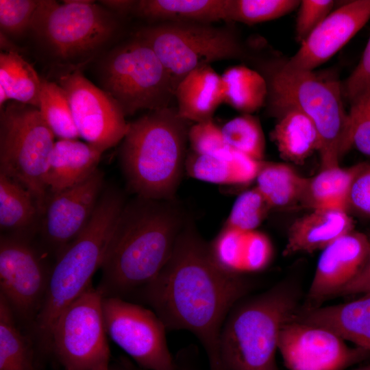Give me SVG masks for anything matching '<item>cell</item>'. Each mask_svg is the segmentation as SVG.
I'll use <instances>...</instances> for the list:
<instances>
[{"label": "cell", "instance_id": "obj_15", "mask_svg": "<svg viewBox=\"0 0 370 370\" xmlns=\"http://www.w3.org/2000/svg\"><path fill=\"white\" fill-rule=\"evenodd\" d=\"M278 349L289 370H344L370 357L328 330L293 319L282 327Z\"/></svg>", "mask_w": 370, "mask_h": 370}, {"label": "cell", "instance_id": "obj_32", "mask_svg": "<svg viewBox=\"0 0 370 370\" xmlns=\"http://www.w3.org/2000/svg\"><path fill=\"white\" fill-rule=\"evenodd\" d=\"M38 109L54 136L60 139L79 137L66 94L58 83L42 79Z\"/></svg>", "mask_w": 370, "mask_h": 370}, {"label": "cell", "instance_id": "obj_19", "mask_svg": "<svg viewBox=\"0 0 370 370\" xmlns=\"http://www.w3.org/2000/svg\"><path fill=\"white\" fill-rule=\"evenodd\" d=\"M292 319L328 330L370 351V292L347 303L299 308Z\"/></svg>", "mask_w": 370, "mask_h": 370}, {"label": "cell", "instance_id": "obj_21", "mask_svg": "<svg viewBox=\"0 0 370 370\" xmlns=\"http://www.w3.org/2000/svg\"><path fill=\"white\" fill-rule=\"evenodd\" d=\"M102 151L77 139L55 142L49 158L45 182L49 193L73 186L97 170Z\"/></svg>", "mask_w": 370, "mask_h": 370}, {"label": "cell", "instance_id": "obj_5", "mask_svg": "<svg viewBox=\"0 0 370 370\" xmlns=\"http://www.w3.org/2000/svg\"><path fill=\"white\" fill-rule=\"evenodd\" d=\"M295 283L282 282L265 293L237 304L219 337L225 370H278L275 354L282 327L299 308Z\"/></svg>", "mask_w": 370, "mask_h": 370}, {"label": "cell", "instance_id": "obj_34", "mask_svg": "<svg viewBox=\"0 0 370 370\" xmlns=\"http://www.w3.org/2000/svg\"><path fill=\"white\" fill-rule=\"evenodd\" d=\"M297 0H230L227 21L248 25L280 18L298 8Z\"/></svg>", "mask_w": 370, "mask_h": 370}, {"label": "cell", "instance_id": "obj_26", "mask_svg": "<svg viewBox=\"0 0 370 370\" xmlns=\"http://www.w3.org/2000/svg\"><path fill=\"white\" fill-rule=\"evenodd\" d=\"M357 169L358 164L348 169L339 166L322 169L315 176L307 178L300 201L312 209L347 211L348 195Z\"/></svg>", "mask_w": 370, "mask_h": 370}, {"label": "cell", "instance_id": "obj_28", "mask_svg": "<svg viewBox=\"0 0 370 370\" xmlns=\"http://www.w3.org/2000/svg\"><path fill=\"white\" fill-rule=\"evenodd\" d=\"M256 180V187L273 208L300 201L307 178L287 164L262 161Z\"/></svg>", "mask_w": 370, "mask_h": 370}, {"label": "cell", "instance_id": "obj_12", "mask_svg": "<svg viewBox=\"0 0 370 370\" xmlns=\"http://www.w3.org/2000/svg\"><path fill=\"white\" fill-rule=\"evenodd\" d=\"M108 336L146 370H176L169 350L166 327L148 308L120 297H103Z\"/></svg>", "mask_w": 370, "mask_h": 370}, {"label": "cell", "instance_id": "obj_40", "mask_svg": "<svg viewBox=\"0 0 370 370\" xmlns=\"http://www.w3.org/2000/svg\"><path fill=\"white\" fill-rule=\"evenodd\" d=\"M343 93L351 108L363 103L370 97V37L359 63L345 84Z\"/></svg>", "mask_w": 370, "mask_h": 370}, {"label": "cell", "instance_id": "obj_31", "mask_svg": "<svg viewBox=\"0 0 370 370\" xmlns=\"http://www.w3.org/2000/svg\"><path fill=\"white\" fill-rule=\"evenodd\" d=\"M15 317L0 295V370H34L33 351Z\"/></svg>", "mask_w": 370, "mask_h": 370}, {"label": "cell", "instance_id": "obj_38", "mask_svg": "<svg viewBox=\"0 0 370 370\" xmlns=\"http://www.w3.org/2000/svg\"><path fill=\"white\" fill-rule=\"evenodd\" d=\"M38 3L37 0H0L1 33L16 37L30 30Z\"/></svg>", "mask_w": 370, "mask_h": 370}, {"label": "cell", "instance_id": "obj_42", "mask_svg": "<svg viewBox=\"0 0 370 370\" xmlns=\"http://www.w3.org/2000/svg\"><path fill=\"white\" fill-rule=\"evenodd\" d=\"M370 217V164L360 163L352 180L347 199V210Z\"/></svg>", "mask_w": 370, "mask_h": 370}, {"label": "cell", "instance_id": "obj_43", "mask_svg": "<svg viewBox=\"0 0 370 370\" xmlns=\"http://www.w3.org/2000/svg\"><path fill=\"white\" fill-rule=\"evenodd\" d=\"M351 143L360 153L370 156V114L361 107H352Z\"/></svg>", "mask_w": 370, "mask_h": 370}, {"label": "cell", "instance_id": "obj_3", "mask_svg": "<svg viewBox=\"0 0 370 370\" xmlns=\"http://www.w3.org/2000/svg\"><path fill=\"white\" fill-rule=\"evenodd\" d=\"M176 107L149 111L129 123L120 159L137 197L173 200L186 158L189 125Z\"/></svg>", "mask_w": 370, "mask_h": 370}, {"label": "cell", "instance_id": "obj_6", "mask_svg": "<svg viewBox=\"0 0 370 370\" xmlns=\"http://www.w3.org/2000/svg\"><path fill=\"white\" fill-rule=\"evenodd\" d=\"M264 70L269 107L291 105L304 113L320 138L322 169L339 166L352 143L350 117L338 82L313 71H286L273 64L266 65Z\"/></svg>", "mask_w": 370, "mask_h": 370}, {"label": "cell", "instance_id": "obj_29", "mask_svg": "<svg viewBox=\"0 0 370 370\" xmlns=\"http://www.w3.org/2000/svg\"><path fill=\"white\" fill-rule=\"evenodd\" d=\"M41 84L36 70L18 52L0 53V86L9 100L38 108Z\"/></svg>", "mask_w": 370, "mask_h": 370}, {"label": "cell", "instance_id": "obj_30", "mask_svg": "<svg viewBox=\"0 0 370 370\" xmlns=\"http://www.w3.org/2000/svg\"><path fill=\"white\" fill-rule=\"evenodd\" d=\"M40 214L35 199L24 186L0 173V227L19 232L27 228Z\"/></svg>", "mask_w": 370, "mask_h": 370}, {"label": "cell", "instance_id": "obj_35", "mask_svg": "<svg viewBox=\"0 0 370 370\" xmlns=\"http://www.w3.org/2000/svg\"><path fill=\"white\" fill-rule=\"evenodd\" d=\"M271 209L255 186L236 198L225 226L244 232L256 230Z\"/></svg>", "mask_w": 370, "mask_h": 370}, {"label": "cell", "instance_id": "obj_41", "mask_svg": "<svg viewBox=\"0 0 370 370\" xmlns=\"http://www.w3.org/2000/svg\"><path fill=\"white\" fill-rule=\"evenodd\" d=\"M272 254L271 243L263 233L247 232L243 260V271H256L264 268Z\"/></svg>", "mask_w": 370, "mask_h": 370}, {"label": "cell", "instance_id": "obj_24", "mask_svg": "<svg viewBox=\"0 0 370 370\" xmlns=\"http://www.w3.org/2000/svg\"><path fill=\"white\" fill-rule=\"evenodd\" d=\"M230 0H140L133 13L158 23L227 21Z\"/></svg>", "mask_w": 370, "mask_h": 370}, {"label": "cell", "instance_id": "obj_18", "mask_svg": "<svg viewBox=\"0 0 370 370\" xmlns=\"http://www.w3.org/2000/svg\"><path fill=\"white\" fill-rule=\"evenodd\" d=\"M369 247L367 235L352 230L325 247L307 294L308 304L302 308L318 307L325 299L339 295L361 269Z\"/></svg>", "mask_w": 370, "mask_h": 370}, {"label": "cell", "instance_id": "obj_36", "mask_svg": "<svg viewBox=\"0 0 370 370\" xmlns=\"http://www.w3.org/2000/svg\"><path fill=\"white\" fill-rule=\"evenodd\" d=\"M188 143L194 153L223 160H230L235 151L226 143L221 127L212 119L190 126Z\"/></svg>", "mask_w": 370, "mask_h": 370}, {"label": "cell", "instance_id": "obj_33", "mask_svg": "<svg viewBox=\"0 0 370 370\" xmlns=\"http://www.w3.org/2000/svg\"><path fill=\"white\" fill-rule=\"evenodd\" d=\"M227 145L234 150L257 160L262 161L265 138L259 120L243 114L227 121L221 127Z\"/></svg>", "mask_w": 370, "mask_h": 370}, {"label": "cell", "instance_id": "obj_47", "mask_svg": "<svg viewBox=\"0 0 370 370\" xmlns=\"http://www.w3.org/2000/svg\"><path fill=\"white\" fill-rule=\"evenodd\" d=\"M357 106L361 107L370 114V97H369L363 103Z\"/></svg>", "mask_w": 370, "mask_h": 370}, {"label": "cell", "instance_id": "obj_48", "mask_svg": "<svg viewBox=\"0 0 370 370\" xmlns=\"http://www.w3.org/2000/svg\"><path fill=\"white\" fill-rule=\"evenodd\" d=\"M354 370H370V364L360 367Z\"/></svg>", "mask_w": 370, "mask_h": 370}, {"label": "cell", "instance_id": "obj_11", "mask_svg": "<svg viewBox=\"0 0 370 370\" xmlns=\"http://www.w3.org/2000/svg\"><path fill=\"white\" fill-rule=\"evenodd\" d=\"M103 296L90 286L58 317L49 349L64 370H110Z\"/></svg>", "mask_w": 370, "mask_h": 370}, {"label": "cell", "instance_id": "obj_2", "mask_svg": "<svg viewBox=\"0 0 370 370\" xmlns=\"http://www.w3.org/2000/svg\"><path fill=\"white\" fill-rule=\"evenodd\" d=\"M185 225L173 200L137 197L125 204L101 266L103 297H124L151 282L168 262Z\"/></svg>", "mask_w": 370, "mask_h": 370}, {"label": "cell", "instance_id": "obj_7", "mask_svg": "<svg viewBox=\"0 0 370 370\" xmlns=\"http://www.w3.org/2000/svg\"><path fill=\"white\" fill-rule=\"evenodd\" d=\"M119 23L90 0L39 1L30 30L61 64L90 60L118 34Z\"/></svg>", "mask_w": 370, "mask_h": 370}, {"label": "cell", "instance_id": "obj_13", "mask_svg": "<svg viewBox=\"0 0 370 370\" xmlns=\"http://www.w3.org/2000/svg\"><path fill=\"white\" fill-rule=\"evenodd\" d=\"M51 271L26 240L1 236L0 295L18 319L35 323L46 297Z\"/></svg>", "mask_w": 370, "mask_h": 370}, {"label": "cell", "instance_id": "obj_8", "mask_svg": "<svg viewBox=\"0 0 370 370\" xmlns=\"http://www.w3.org/2000/svg\"><path fill=\"white\" fill-rule=\"evenodd\" d=\"M98 73L103 90L125 116L169 107L175 97L171 75L151 47L136 36L106 54L99 62Z\"/></svg>", "mask_w": 370, "mask_h": 370}, {"label": "cell", "instance_id": "obj_10", "mask_svg": "<svg viewBox=\"0 0 370 370\" xmlns=\"http://www.w3.org/2000/svg\"><path fill=\"white\" fill-rule=\"evenodd\" d=\"M135 36L151 47L175 88L193 70L217 61L239 59L245 53L232 30L210 23H157L141 28Z\"/></svg>", "mask_w": 370, "mask_h": 370}, {"label": "cell", "instance_id": "obj_46", "mask_svg": "<svg viewBox=\"0 0 370 370\" xmlns=\"http://www.w3.org/2000/svg\"><path fill=\"white\" fill-rule=\"evenodd\" d=\"M122 367L124 368L125 370H146L144 369H142L140 367H136L134 366L130 362L125 360H122Z\"/></svg>", "mask_w": 370, "mask_h": 370}, {"label": "cell", "instance_id": "obj_45", "mask_svg": "<svg viewBox=\"0 0 370 370\" xmlns=\"http://www.w3.org/2000/svg\"><path fill=\"white\" fill-rule=\"evenodd\" d=\"M105 8L119 14L133 12L136 1L134 0H105L99 1Z\"/></svg>", "mask_w": 370, "mask_h": 370}, {"label": "cell", "instance_id": "obj_20", "mask_svg": "<svg viewBox=\"0 0 370 370\" xmlns=\"http://www.w3.org/2000/svg\"><path fill=\"white\" fill-rule=\"evenodd\" d=\"M354 230V221L347 211L315 208L291 225L283 254L312 253L323 250L341 236Z\"/></svg>", "mask_w": 370, "mask_h": 370}, {"label": "cell", "instance_id": "obj_37", "mask_svg": "<svg viewBox=\"0 0 370 370\" xmlns=\"http://www.w3.org/2000/svg\"><path fill=\"white\" fill-rule=\"evenodd\" d=\"M247 232L225 226L210 245L211 254L224 270L236 274L243 271Z\"/></svg>", "mask_w": 370, "mask_h": 370}, {"label": "cell", "instance_id": "obj_49", "mask_svg": "<svg viewBox=\"0 0 370 370\" xmlns=\"http://www.w3.org/2000/svg\"><path fill=\"white\" fill-rule=\"evenodd\" d=\"M110 370H125L123 367L118 366H112L110 367Z\"/></svg>", "mask_w": 370, "mask_h": 370}, {"label": "cell", "instance_id": "obj_44", "mask_svg": "<svg viewBox=\"0 0 370 370\" xmlns=\"http://www.w3.org/2000/svg\"><path fill=\"white\" fill-rule=\"evenodd\" d=\"M370 242V238H369ZM370 292V247L366 260L356 277L341 291L339 295L365 294Z\"/></svg>", "mask_w": 370, "mask_h": 370}, {"label": "cell", "instance_id": "obj_9", "mask_svg": "<svg viewBox=\"0 0 370 370\" xmlns=\"http://www.w3.org/2000/svg\"><path fill=\"white\" fill-rule=\"evenodd\" d=\"M54 136L37 108L12 101L0 108V173L29 190L41 214Z\"/></svg>", "mask_w": 370, "mask_h": 370}, {"label": "cell", "instance_id": "obj_27", "mask_svg": "<svg viewBox=\"0 0 370 370\" xmlns=\"http://www.w3.org/2000/svg\"><path fill=\"white\" fill-rule=\"evenodd\" d=\"M221 78L224 103L243 114H251L267 103L268 86L262 73L240 65L227 68Z\"/></svg>", "mask_w": 370, "mask_h": 370}, {"label": "cell", "instance_id": "obj_25", "mask_svg": "<svg viewBox=\"0 0 370 370\" xmlns=\"http://www.w3.org/2000/svg\"><path fill=\"white\" fill-rule=\"evenodd\" d=\"M262 162L236 151L230 160L201 156L191 151L186 155L185 168L190 177L204 182L245 184L256 180Z\"/></svg>", "mask_w": 370, "mask_h": 370}, {"label": "cell", "instance_id": "obj_14", "mask_svg": "<svg viewBox=\"0 0 370 370\" xmlns=\"http://www.w3.org/2000/svg\"><path fill=\"white\" fill-rule=\"evenodd\" d=\"M79 136L103 152L123 140L129 123L117 102L84 77L79 69L59 75Z\"/></svg>", "mask_w": 370, "mask_h": 370}, {"label": "cell", "instance_id": "obj_4", "mask_svg": "<svg viewBox=\"0 0 370 370\" xmlns=\"http://www.w3.org/2000/svg\"><path fill=\"white\" fill-rule=\"evenodd\" d=\"M125 204L120 192L106 189L86 225L57 256L42 307L34 323L40 346L45 349L49 350L51 332L60 312L92 286Z\"/></svg>", "mask_w": 370, "mask_h": 370}, {"label": "cell", "instance_id": "obj_17", "mask_svg": "<svg viewBox=\"0 0 370 370\" xmlns=\"http://www.w3.org/2000/svg\"><path fill=\"white\" fill-rule=\"evenodd\" d=\"M369 18L370 0L344 3L332 11L280 66L286 71H313L338 52Z\"/></svg>", "mask_w": 370, "mask_h": 370}, {"label": "cell", "instance_id": "obj_16", "mask_svg": "<svg viewBox=\"0 0 370 370\" xmlns=\"http://www.w3.org/2000/svg\"><path fill=\"white\" fill-rule=\"evenodd\" d=\"M103 176L97 169L70 188L49 193L43 213L42 236L57 256L82 231L101 195Z\"/></svg>", "mask_w": 370, "mask_h": 370}, {"label": "cell", "instance_id": "obj_1", "mask_svg": "<svg viewBox=\"0 0 370 370\" xmlns=\"http://www.w3.org/2000/svg\"><path fill=\"white\" fill-rule=\"evenodd\" d=\"M250 288L241 274L217 263L210 245L188 222L166 264L140 291L166 329L186 330L200 340L210 370H225L219 352L221 331L230 311Z\"/></svg>", "mask_w": 370, "mask_h": 370}, {"label": "cell", "instance_id": "obj_23", "mask_svg": "<svg viewBox=\"0 0 370 370\" xmlns=\"http://www.w3.org/2000/svg\"><path fill=\"white\" fill-rule=\"evenodd\" d=\"M278 116L271 134L281 157L301 164L321 146L318 132L310 119L301 110L291 105L269 107Z\"/></svg>", "mask_w": 370, "mask_h": 370}, {"label": "cell", "instance_id": "obj_39", "mask_svg": "<svg viewBox=\"0 0 370 370\" xmlns=\"http://www.w3.org/2000/svg\"><path fill=\"white\" fill-rule=\"evenodd\" d=\"M334 5L332 0L301 1L295 25L297 41L302 43L330 14Z\"/></svg>", "mask_w": 370, "mask_h": 370}, {"label": "cell", "instance_id": "obj_22", "mask_svg": "<svg viewBox=\"0 0 370 370\" xmlns=\"http://www.w3.org/2000/svg\"><path fill=\"white\" fill-rule=\"evenodd\" d=\"M179 115L195 123L212 119L224 103V88L221 75L210 65L199 67L186 75L175 91Z\"/></svg>", "mask_w": 370, "mask_h": 370}]
</instances>
